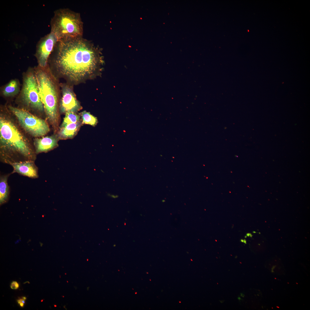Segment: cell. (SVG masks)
Here are the masks:
<instances>
[{
    "label": "cell",
    "mask_w": 310,
    "mask_h": 310,
    "mask_svg": "<svg viewBox=\"0 0 310 310\" xmlns=\"http://www.w3.org/2000/svg\"><path fill=\"white\" fill-rule=\"evenodd\" d=\"M53 62L61 74L78 82L91 78L100 68L101 59L93 43L82 37L58 40Z\"/></svg>",
    "instance_id": "cell-1"
},
{
    "label": "cell",
    "mask_w": 310,
    "mask_h": 310,
    "mask_svg": "<svg viewBox=\"0 0 310 310\" xmlns=\"http://www.w3.org/2000/svg\"><path fill=\"white\" fill-rule=\"evenodd\" d=\"M0 142L2 151L18 154L32 161L34 154L26 139L11 120L2 115L0 118Z\"/></svg>",
    "instance_id": "cell-2"
},
{
    "label": "cell",
    "mask_w": 310,
    "mask_h": 310,
    "mask_svg": "<svg viewBox=\"0 0 310 310\" xmlns=\"http://www.w3.org/2000/svg\"><path fill=\"white\" fill-rule=\"evenodd\" d=\"M47 67V66H46ZM46 67L39 66L35 73L39 95L49 121L55 127L59 116L58 110V93L56 86Z\"/></svg>",
    "instance_id": "cell-3"
},
{
    "label": "cell",
    "mask_w": 310,
    "mask_h": 310,
    "mask_svg": "<svg viewBox=\"0 0 310 310\" xmlns=\"http://www.w3.org/2000/svg\"><path fill=\"white\" fill-rule=\"evenodd\" d=\"M51 31L58 40L82 37L83 23L79 13L66 8L55 11L51 21Z\"/></svg>",
    "instance_id": "cell-4"
},
{
    "label": "cell",
    "mask_w": 310,
    "mask_h": 310,
    "mask_svg": "<svg viewBox=\"0 0 310 310\" xmlns=\"http://www.w3.org/2000/svg\"><path fill=\"white\" fill-rule=\"evenodd\" d=\"M9 108L16 116L22 128L33 136H42L50 131L49 125L44 120L23 109L12 106H9Z\"/></svg>",
    "instance_id": "cell-5"
},
{
    "label": "cell",
    "mask_w": 310,
    "mask_h": 310,
    "mask_svg": "<svg viewBox=\"0 0 310 310\" xmlns=\"http://www.w3.org/2000/svg\"><path fill=\"white\" fill-rule=\"evenodd\" d=\"M22 96L24 103L28 107L40 112L44 111L39 95L35 73H29L24 78Z\"/></svg>",
    "instance_id": "cell-6"
},
{
    "label": "cell",
    "mask_w": 310,
    "mask_h": 310,
    "mask_svg": "<svg viewBox=\"0 0 310 310\" xmlns=\"http://www.w3.org/2000/svg\"><path fill=\"white\" fill-rule=\"evenodd\" d=\"M58 41L56 36L51 32L38 41L36 46V57L39 66L45 67L47 66L49 55Z\"/></svg>",
    "instance_id": "cell-7"
},
{
    "label": "cell",
    "mask_w": 310,
    "mask_h": 310,
    "mask_svg": "<svg viewBox=\"0 0 310 310\" xmlns=\"http://www.w3.org/2000/svg\"><path fill=\"white\" fill-rule=\"evenodd\" d=\"M81 108L72 90L68 86H63L60 105L61 111L65 113L68 112L76 113Z\"/></svg>",
    "instance_id": "cell-8"
},
{
    "label": "cell",
    "mask_w": 310,
    "mask_h": 310,
    "mask_svg": "<svg viewBox=\"0 0 310 310\" xmlns=\"http://www.w3.org/2000/svg\"><path fill=\"white\" fill-rule=\"evenodd\" d=\"M10 164L13 168L12 173H16L31 178L38 177V168L32 161L14 162Z\"/></svg>",
    "instance_id": "cell-9"
},
{
    "label": "cell",
    "mask_w": 310,
    "mask_h": 310,
    "mask_svg": "<svg viewBox=\"0 0 310 310\" xmlns=\"http://www.w3.org/2000/svg\"><path fill=\"white\" fill-rule=\"evenodd\" d=\"M58 138L54 135L36 138L34 141L36 153L47 152L56 147L58 146Z\"/></svg>",
    "instance_id": "cell-10"
},
{
    "label": "cell",
    "mask_w": 310,
    "mask_h": 310,
    "mask_svg": "<svg viewBox=\"0 0 310 310\" xmlns=\"http://www.w3.org/2000/svg\"><path fill=\"white\" fill-rule=\"evenodd\" d=\"M80 122L69 123L61 126L58 138L61 139L72 138L77 134L81 125Z\"/></svg>",
    "instance_id": "cell-11"
},
{
    "label": "cell",
    "mask_w": 310,
    "mask_h": 310,
    "mask_svg": "<svg viewBox=\"0 0 310 310\" xmlns=\"http://www.w3.org/2000/svg\"><path fill=\"white\" fill-rule=\"evenodd\" d=\"M8 175L1 176L0 179V203L2 205L7 201L9 196V187L7 184Z\"/></svg>",
    "instance_id": "cell-12"
},
{
    "label": "cell",
    "mask_w": 310,
    "mask_h": 310,
    "mask_svg": "<svg viewBox=\"0 0 310 310\" xmlns=\"http://www.w3.org/2000/svg\"><path fill=\"white\" fill-rule=\"evenodd\" d=\"M19 84L16 80H12L4 87L3 91V95L10 97L17 94L19 91Z\"/></svg>",
    "instance_id": "cell-13"
},
{
    "label": "cell",
    "mask_w": 310,
    "mask_h": 310,
    "mask_svg": "<svg viewBox=\"0 0 310 310\" xmlns=\"http://www.w3.org/2000/svg\"><path fill=\"white\" fill-rule=\"evenodd\" d=\"M81 115L83 124H89L94 126L96 125L98 122L96 117L89 112L84 111L81 113Z\"/></svg>",
    "instance_id": "cell-14"
},
{
    "label": "cell",
    "mask_w": 310,
    "mask_h": 310,
    "mask_svg": "<svg viewBox=\"0 0 310 310\" xmlns=\"http://www.w3.org/2000/svg\"><path fill=\"white\" fill-rule=\"evenodd\" d=\"M80 122V116L75 113L68 112L65 113V116L61 126L66 124Z\"/></svg>",
    "instance_id": "cell-15"
},
{
    "label": "cell",
    "mask_w": 310,
    "mask_h": 310,
    "mask_svg": "<svg viewBox=\"0 0 310 310\" xmlns=\"http://www.w3.org/2000/svg\"><path fill=\"white\" fill-rule=\"evenodd\" d=\"M19 285L16 281H13L12 282L11 285V288L13 289H16L19 287Z\"/></svg>",
    "instance_id": "cell-16"
},
{
    "label": "cell",
    "mask_w": 310,
    "mask_h": 310,
    "mask_svg": "<svg viewBox=\"0 0 310 310\" xmlns=\"http://www.w3.org/2000/svg\"><path fill=\"white\" fill-rule=\"evenodd\" d=\"M25 300L24 299H20L17 300V302L19 304L21 303H25Z\"/></svg>",
    "instance_id": "cell-17"
},
{
    "label": "cell",
    "mask_w": 310,
    "mask_h": 310,
    "mask_svg": "<svg viewBox=\"0 0 310 310\" xmlns=\"http://www.w3.org/2000/svg\"><path fill=\"white\" fill-rule=\"evenodd\" d=\"M24 303H20L19 304H20V306L21 307H23L24 306Z\"/></svg>",
    "instance_id": "cell-18"
},
{
    "label": "cell",
    "mask_w": 310,
    "mask_h": 310,
    "mask_svg": "<svg viewBox=\"0 0 310 310\" xmlns=\"http://www.w3.org/2000/svg\"><path fill=\"white\" fill-rule=\"evenodd\" d=\"M22 298L25 300L26 299V298L25 297H23Z\"/></svg>",
    "instance_id": "cell-19"
}]
</instances>
